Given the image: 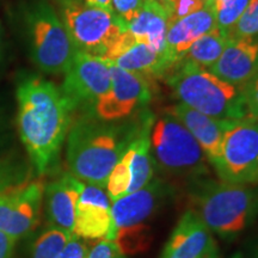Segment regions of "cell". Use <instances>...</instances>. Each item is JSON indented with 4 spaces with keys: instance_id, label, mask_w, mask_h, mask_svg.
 <instances>
[{
    "instance_id": "6da1fadb",
    "label": "cell",
    "mask_w": 258,
    "mask_h": 258,
    "mask_svg": "<svg viewBox=\"0 0 258 258\" xmlns=\"http://www.w3.org/2000/svg\"><path fill=\"white\" fill-rule=\"evenodd\" d=\"M22 143L38 175L56 164L71 127V108L60 88L36 76L22 77L16 90Z\"/></svg>"
},
{
    "instance_id": "7a4b0ae2",
    "label": "cell",
    "mask_w": 258,
    "mask_h": 258,
    "mask_svg": "<svg viewBox=\"0 0 258 258\" xmlns=\"http://www.w3.org/2000/svg\"><path fill=\"white\" fill-rule=\"evenodd\" d=\"M145 114L137 121L108 122L92 112L70 127L66 159L71 175L88 184L105 188L111 170L128 150L143 124Z\"/></svg>"
},
{
    "instance_id": "3957f363",
    "label": "cell",
    "mask_w": 258,
    "mask_h": 258,
    "mask_svg": "<svg viewBox=\"0 0 258 258\" xmlns=\"http://www.w3.org/2000/svg\"><path fill=\"white\" fill-rule=\"evenodd\" d=\"M189 201L212 233L232 239L258 217L256 185L215 180L206 177L189 182Z\"/></svg>"
},
{
    "instance_id": "277c9868",
    "label": "cell",
    "mask_w": 258,
    "mask_h": 258,
    "mask_svg": "<svg viewBox=\"0 0 258 258\" xmlns=\"http://www.w3.org/2000/svg\"><path fill=\"white\" fill-rule=\"evenodd\" d=\"M169 71L166 83L182 104L219 121L235 122L247 117L241 90L208 70L182 60Z\"/></svg>"
},
{
    "instance_id": "5b68a950",
    "label": "cell",
    "mask_w": 258,
    "mask_h": 258,
    "mask_svg": "<svg viewBox=\"0 0 258 258\" xmlns=\"http://www.w3.org/2000/svg\"><path fill=\"white\" fill-rule=\"evenodd\" d=\"M150 143L156 169L163 175L191 182L211 173L209 161L201 146L167 111L153 121Z\"/></svg>"
},
{
    "instance_id": "8992f818",
    "label": "cell",
    "mask_w": 258,
    "mask_h": 258,
    "mask_svg": "<svg viewBox=\"0 0 258 258\" xmlns=\"http://www.w3.org/2000/svg\"><path fill=\"white\" fill-rule=\"evenodd\" d=\"M24 22L34 63L44 73L66 72L77 49L53 6L43 0L34 3L25 11Z\"/></svg>"
},
{
    "instance_id": "52a82bcc",
    "label": "cell",
    "mask_w": 258,
    "mask_h": 258,
    "mask_svg": "<svg viewBox=\"0 0 258 258\" xmlns=\"http://www.w3.org/2000/svg\"><path fill=\"white\" fill-rule=\"evenodd\" d=\"M60 17L77 50L103 57L127 27L114 12L84 0H60Z\"/></svg>"
},
{
    "instance_id": "ba28073f",
    "label": "cell",
    "mask_w": 258,
    "mask_h": 258,
    "mask_svg": "<svg viewBox=\"0 0 258 258\" xmlns=\"http://www.w3.org/2000/svg\"><path fill=\"white\" fill-rule=\"evenodd\" d=\"M219 179L239 184H258V121L246 117L226 131Z\"/></svg>"
},
{
    "instance_id": "9c48e42d",
    "label": "cell",
    "mask_w": 258,
    "mask_h": 258,
    "mask_svg": "<svg viewBox=\"0 0 258 258\" xmlns=\"http://www.w3.org/2000/svg\"><path fill=\"white\" fill-rule=\"evenodd\" d=\"M111 86L110 64L102 57L77 50L64 72L60 90L72 111L85 109L93 114V106Z\"/></svg>"
},
{
    "instance_id": "30bf717a",
    "label": "cell",
    "mask_w": 258,
    "mask_h": 258,
    "mask_svg": "<svg viewBox=\"0 0 258 258\" xmlns=\"http://www.w3.org/2000/svg\"><path fill=\"white\" fill-rule=\"evenodd\" d=\"M110 89L96 102L93 115L99 120L116 122L129 117L150 102L151 82L114 64H110Z\"/></svg>"
},
{
    "instance_id": "8fae6325",
    "label": "cell",
    "mask_w": 258,
    "mask_h": 258,
    "mask_svg": "<svg viewBox=\"0 0 258 258\" xmlns=\"http://www.w3.org/2000/svg\"><path fill=\"white\" fill-rule=\"evenodd\" d=\"M175 194V188L166 180L156 178L138 191L125 194L111 205L112 227L108 240L117 231L150 226L148 221Z\"/></svg>"
},
{
    "instance_id": "7c38bea8",
    "label": "cell",
    "mask_w": 258,
    "mask_h": 258,
    "mask_svg": "<svg viewBox=\"0 0 258 258\" xmlns=\"http://www.w3.org/2000/svg\"><path fill=\"white\" fill-rule=\"evenodd\" d=\"M44 184L23 182L0 194V232L19 239L36 227Z\"/></svg>"
},
{
    "instance_id": "4fadbf2b",
    "label": "cell",
    "mask_w": 258,
    "mask_h": 258,
    "mask_svg": "<svg viewBox=\"0 0 258 258\" xmlns=\"http://www.w3.org/2000/svg\"><path fill=\"white\" fill-rule=\"evenodd\" d=\"M215 250L212 231L189 209L177 222L159 258H207Z\"/></svg>"
},
{
    "instance_id": "5bb4252c",
    "label": "cell",
    "mask_w": 258,
    "mask_h": 258,
    "mask_svg": "<svg viewBox=\"0 0 258 258\" xmlns=\"http://www.w3.org/2000/svg\"><path fill=\"white\" fill-rule=\"evenodd\" d=\"M105 188L86 184L76 209L73 234L82 239H106L112 227L111 200Z\"/></svg>"
},
{
    "instance_id": "9a60e30c",
    "label": "cell",
    "mask_w": 258,
    "mask_h": 258,
    "mask_svg": "<svg viewBox=\"0 0 258 258\" xmlns=\"http://www.w3.org/2000/svg\"><path fill=\"white\" fill-rule=\"evenodd\" d=\"M165 111L175 116L191 133L218 175L221 167L222 143H224L225 133L234 122L219 121L217 118L209 117L207 115L194 110L182 103L169 106Z\"/></svg>"
},
{
    "instance_id": "2e32d148",
    "label": "cell",
    "mask_w": 258,
    "mask_h": 258,
    "mask_svg": "<svg viewBox=\"0 0 258 258\" xmlns=\"http://www.w3.org/2000/svg\"><path fill=\"white\" fill-rule=\"evenodd\" d=\"M208 71L243 90L258 73V41L254 38L230 40L217 62Z\"/></svg>"
},
{
    "instance_id": "e0dca14e",
    "label": "cell",
    "mask_w": 258,
    "mask_h": 258,
    "mask_svg": "<svg viewBox=\"0 0 258 258\" xmlns=\"http://www.w3.org/2000/svg\"><path fill=\"white\" fill-rule=\"evenodd\" d=\"M217 14L212 5L179 19L169 27L163 56L167 64L175 66L189 50V48L208 32L217 29Z\"/></svg>"
},
{
    "instance_id": "ac0fdd59",
    "label": "cell",
    "mask_w": 258,
    "mask_h": 258,
    "mask_svg": "<svg viewBox=\"0 0 258 258\" xmlns=\"http://www.w3.org/2000/svg\"><path fill=\"white\" fill-rule=\"evenodd\" d=\"M84 185L82 180L67 173L44 188L46 212L50 225L73 233L77 203Z\"/></svg>"
},
{
    "instance_id": "d6986e66",
    "label": "cell",
    "mask_w": 258,
    "mask_h": 258,
    "mask_svg": "<svg viewBox=\"0 0 258 258\" xmlns=\"http://www.w3.org/2000/svg\"><path fill=\"white\" fill-rule=\"evenodd\" d=\"M169 12L151 0H145L140 14L128 24L127 30L138 42L163 54L169 30Z\"/></svg>"
},
{
    "instance_id": "ffe728a7",
    "label": "cell",
    "mask_w": 258,
    "mask_h": 258,
    "mask_svg": "<svg viewBox=\"0 0 258 258\" xmlns=\"http://www.w3.org/2000/svg\"><path fill=\"white\" fill-rule=\"evenodd\" d=\"M153 121L152 116L145 114L143 124L131 144L133 148V156L131 160V184L127 194L145 188L154 179L156 164L151 152L150 143V133Z\"/></svg>"
},
{
    "instance_id": "44dd1931",
    "label": "cell",
    "mask_w": 258,
    "mask_h": 258,
    "mask_svg": "<svg viewBox=\"0 0 258 258\" xmlns=\"http://www.w3.org/2000/svg\"><path fill=\"white\" fill-rule=\"evenodd\" d=\"M108 62L127 72L145 77L150 82L151 78L163 76L170 70L163 54L143 42H135L120 56Z\"/></svg>"
},
{
    "instance_id": "7402d4cb",
    "label": "cell",
    "mask_w": 258,
    "mask_h": 258,
    "mask_svg": "<svg viewBox=\"0 0 258 258\" xmlns=\"http://www.w3.org/2000/svg\"><path fill=\"white\" fill-rule=\"evenodd\" d=\"M228 41H230V38L227 35L219 30L218 28L214 29L207 35L199 38L189 48V50L186 51L182 60L208 70L212 64L217 62L222 51L227 46Z\"/></svg>"
},
{
    "instance_id": "603a6c76",
    "label": "cell",
    "mask_w": 258,
    "mask_h": 258,
    "mask_svg": "<svg viewBox=\"0 0 258 258\" xmlns=\"http://www.w3.org/2000/svg\"><path fill=\"white\" fill-rule=\"evenodd\" d=\"M72 234L50 225V227L42 232L35 241L32 258H59Z\"/></svg>"
},
{
    "instance_id": "cb8c5ba5",
    "label": "cell",
    "mask_w": 258,
    "mask_h": 258,
    "mask_svg": "<svg viewBox=\"0 0 258 258\" xmlns=\"http://www.w3.org/2000/svg\"><path fill=\"white\" fill-rule=\"evenodd\" d=\"M133 156V148L129 145L128 150L122 156L117 164L111 170L110 175L106 180L105 188L108 190V195L111 202L121 199L128 192L129 184H131V160Z\"/></svg>"
},
{
    "instance_id": "d4e9b609",
    "label": "cell",
    "mask_w": 258,
    "mask_h": 258,
    "mask_svg": "<svg viewBox=\"0 0 258 258\" xmlns=\"http://www.w3.org/2000/svg\"><path fill=\"white\" fill-rule=\"evenodd\" d=\"M227 36L230 40L258 36V0H250L243 15L228 31Z\"/></svg>"
},
{
    "instance_id": "484cf974",
    "label": "cell",
    "mask_w": 258,
    "mask_h": 258,
    "mask_svg": "<svg viewBox=\"0 0 258 258\" xmlns=\"http://www.w3.org/2000/svg\"><path fill=\"white\" fill-rule=\"evenodd\" d=\"M250 0H227L220 8L215 10L217 25L219 30L227 35L238 19L243 15Z\"/></svg>"
},
{
    "instance_id": "4316f807",
    "label": "cell",
    "mask_w": 258,
    "mask_h": 258,
    "mask_svg": "<svg viewBox=\"0 0 258 258\" xmlns=\"http://www.w3.org/2000/svg\"><path fill=\"white\" fill-rule=\"evenodd\" d=\"M145 4V0H112V11L125 27L133 22Z\"/></svg>"
},
{
    "instance_id": "83f0119b",
    "label": "cell",
    "mask_w": 258,
    "mask_h": 258,
    "mask_svg": "<svg viewBox=\"0 0 258 258\" xmlns=\"http://www.w3.org/2000/svg\"><path fill=\"white\" fill-rule=\"evenodd\" d=\"M23 171L9 160L0 159V194L23 182Z\"/></svg>"
},
{
    "instance_id": "f1b7e54d",
    "label": "cell",
    "mask_w": 258,
    "mask_h": 258,
    "mask_svg": "<svg viewBox=\"0 0 258 258\" xmlns=\"http://www.w3.org/2000/svg\"><path fill=\"white\" fill-rule=\"evenodd\" d=\"M206 6L203 0H175L173 2L172 11L169 17V27L179 19L186 17V16L199 11Z\"/></svg>"
},
{
    "instance_id": "f546056e",
    "label": "cell",
    "mask_w": 258,
    "mask_h": 258,
    "mask_svg": "<svg viewBox=\"0 0 258 258\" xmlns=\"http://www.w3.org/2000/svg\"><path fill=\"white\" fill-rule=\"evenodd\" d=\"M247 117L258 121V73L241 90Z\"/></svg>"
},
{
    "instance_id": "4dcf8cb0",
    "label": "cell",
    "mask_w": 258,
    "mask_h": 258,
    "mask_svg": "<svg viewBox=\"0 0 258 258\" xmlns=\"http://www.w3.org/2000/svg\"><path fill=\"white\" fill-rule=\"evenodd\" d=\"M89 253L90 250L85 239L72 234L70 240L64 245L59 258H89Z\"/></svg>"
},
{
    "instance_id": "1f68e13d",
    "label": "cell",
    "mask_w": 258,
    "mask_h": 258,
    "mask_svg": "<svg viewBox=\"0 0 258 258\" xmlns=\"http://www.w3.org/2000/svg\"><path fill=\"white\" fill-rule=\"evenodd\" d=\"M89 258H127L112 240H101L90 250Z\"/></svg>"
},
{
    "instance_id": "d6a6232c",
    "label": "cell",
    "mask_w": 258,
    "mask_h": 258,
    "mask_svg": "<svg viewBox=\"0 0 258 258\" xmlns=\"http://www.w3.org/2000/svg\"><path fill=\"white\" fill-rule=\"evenodd\" d=\"M17 239L11 235L0 232V258H12Z\"/></svg>"
},
{
    "instance_id": "836d02e7",
    "label": "cell",
    "mask_w": 258,
    "mask_h": 258,
    "mask_svg": "<svg viewBox=\"0 0 258 258\" xmlns=\"http://www.w3.org/2000/svg\"><path fill=\"white\" fill-rule=\"evenodd\" d=\"M86 4L95 6V8H99L103 10H106V11H112V0H84Z\"/></svg>"
},
{
    "instance_id": "e575fe53",
    "label": "cell",
    "mask_w": 258,
    "mask_h": 258,
    "mask_svg": "<svg viewBox=\"0 0 258 258\" xmlns=\"http://www.w3.org/2000/svg\"><path fill=\"white\" fill-rule=\"evenodd\" d=\"M151 2L156 3L159 6H161L164 10H166L167 12H169V15L171 14V11H172V6H173V2L175 0H151ZM170 17V16H169Z\"/></svg>"
},
{
    "instance_id": "d590c367",
    "label": "cell",
    "mask_w": 258,
    "mask_h": 258,
    "mask_svg": "<svg viewBox=\"0 0 258 258\" xmlns=\"http://www.w3.org/2000/svg\"><path fill=\"white\" fill-rule=\"evenodd\" d=\"M5 53V38H4V30H3L2 21H0V61L3 60Z\"/></svg>"
},
{
    "instance_id": "8d00e7d4",
    "label": "cell",
    "mask_w": 258,
    "mask_h": 258,
    "mask_svg": "<svg viewBox=\"0 0 258 258\" xmlns=\"http://www.w3.org/2000/svg\"><path fill=\"white\" fill-rule=\"evenodd\" d=\"M207 258H221V257H220V254H219V250H215L214 252L209 254ZM228 258H243V254H241L240 252H235Z\"/></svg>"
},
{
    "instance_id": "74e56055",
    "label": "cell",
    "mask_w": 258,
    "mask_h": 258,
    "mask_svg": "<svg viewBox=\"0 0 258 258\" xmlns=\"http://www.w3.org/2000/svg\"><path fill=\"white\" fill-rule=\"evenodd\" d=\"M226 2H227V0H209V5H212L213 8L217 10L218 8H220V6Z\"/></svg>"
},
{
    "instance_id": "f35d334b",
    "label": "cell",
    "mask_w": 258,
    "mask_h": 258,
    "mask_svg": "<svg viewBox=\"0 0 258 258\" xmlns=\"http://www.w3.org/2000/svg\"><path fill=\"white\" fill-rule=\"evenodd\" d=\"M252 258H258V247H256V250H254Z\"/></svg>"
},
{
    "instance_id": "ab89813d",
    "label": "cell",
    "mask_w": 258,
    "mask_h": 258,
    "mask_svg": "<svg viewBox=\"0 0 258 258\" xmlns=\"http://www.w3.org/2000/svg\"><path fill=\"white\" fill-rule=\"evenodd\" d=\"M206 3V5H209V0H203Z\"/></svg>"
}]
</instances>
